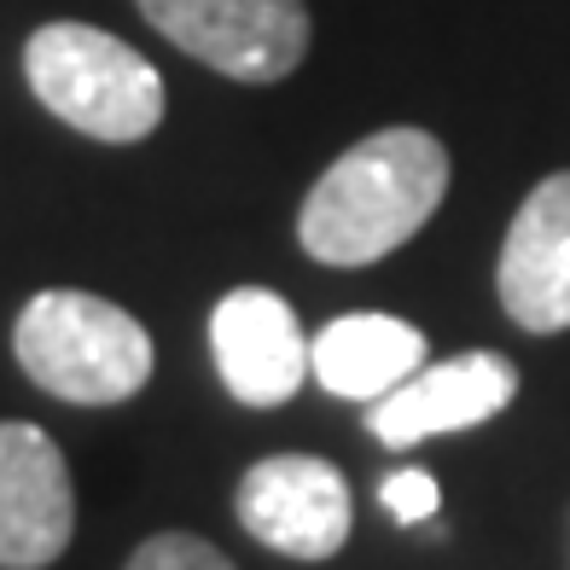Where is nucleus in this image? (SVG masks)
I'll return each instance as SVG.
<instances>
[{
    "label": "nucleus",
    "mask_w": 570,
    "mask_h": 570,
    "mask_svg": "<svg viewBox=\"0 0 570 570\" xmlns=\"http://www.w3.org/2000/svg\"><path fill=\"white\" fill-rule=\"evenodd\" d=\"M76 535V489L41 425L0 420V570L53 564Z\"/></svg>",
    "instance_id": "6"
},
{
    "label": "nucleus",
    "mask_w": 570,
    "mask_h": 570,
    "mask_svg": "<svg viewBox=\"0 0 570 570\" xmlns=\"http://www.w3.org/2000/svg\"><path fill=\"white\" fill-rule=\"evenodd\" d=\"M512 396H518L512 361L472 350V355L436 361V367H420L391 396L367 402V431L384 449H413L425 436H449V431H472L483 420H495Z\"/></svg>",
    "instance_id": "7"
},
{
    "label": "nucleus",
    "mask_w": 570,
    "mask_h": 570,
    "mask_svg": "<svg viewBox=\"0 0 570 570\" xmlns=\"http://www.w3.org/2000/svg\"><path fill=\"white\" fill-rule=\"evenodd\" d=\"M23 76L41 106L88 140L128 146L164 122V76L94 23H41L23 47Z\"/></svg>",
    "instance_id": "3"
},
{
    "label": "nucleus",
    "mask_w": 570,
    "mask_h": 570,
    "mask_svg": "<svg viewBox=\"0 0 570 570\" xmlns=\"http://www.w3.org/2000/svg\"><path fill=\"white\" fill-rule=\"evenodd\" d=\"M379 501L396 524H425V518H436V507H443V489H436L431 472H413L407 465V472H391L379 483Z\"/></svg>",
    "instance_id": "12"
},
{
    "label": "nucleus",
    "mask_w": 570,
    "mask_h": 570,
    "mask_svg": "<svg viewBox=\"0 0 570 570\" xmlns=\"http://www.w3.org/2000/svg\"><path fill=\"white\" fill-rule=\"evenodd\" d=\"M425 367V332L396 315H338L308 344V373L344 402H379Z\"/></svg>",
    "instance_id": "10"
},
{
    "label": "nucleus",
    "mask_w": 570,
    "mask_h": 570,
    "mask_svg": "<svg viewBox=\"0 0 570 570\" xmlns=\"http://www.w3.org/2000/svg\"><path fill=\"white\" fill-rule=\"evenodd\" d=\"M495 292L524 332L548 338L570 326V169L548 175L518 204L501 245Z\"/></svg>",
    "instance_id": "9"
},
{
    "label": "nucleus",
    "mask_w": 570,
    "mask_h": 570,
    "mask_svg": "<svg viewBox=\"0 0 570 570\" xmlns=\"http://www.w3.org/2000/svg\"><path fill=\"white\" fill-rule=\"evenodd\" d=\"M18 367L76 407L128 402L151 379V338L128 308L94 292H36L12 326Z\"/></svg>",
    "instance_id": "2"
},
{
    "label": "nucleus",
    "mask_w": 570,
    "mask_h": 570,
    "mask_svg": "<svg viewBox=\"0 0 570 570\" xmlns=\"http://www.w3.org/2000/svg\"><path fill=\"white\" fill-rule=\"evenodd\" d=\"M146 23L233 82H285L308 53L303 0H140Z\"/></svg>",
    "instance_id": "4"
},
{
    "label": "nucleus",
    "mask_w": 570,
    "mask_h": 570,
    "mask_svg": "<svg viewBox=\"0 0 570 570\" xmlns=\"http://www.w3.org/2000/svg\"><path fill=\"white\" fill-rule=\"evenodd\" d=\"M449 193V151L425 128H379L303 198L297 239L326 268H367L402 250Z\"/></svg>",
    "instance_id": "1"
},
{
    "label": "nucleus",
    "mask_w": 570,
    "mask_h": 570,
    "mask_svg": "<svg viewBox=\"0 0 570 570\" xmlns=\"http://www.w3.org/2000/svg\"><path fill=\"white\" fill-rule=\"evenodd\" d=\"M128 570H239L222 548H210L204 535H187V530H164L140 541V553L128 559Z\"/></svg>",
    "instance_id": "11"
},
{
    "label": "nucleus",
    "mask_w": 570,
    "mask_h": 570,
    "mask_svg": "<svg viewBox=\"0 0 570 570\" xmlns=\"http://www.w3.org/2000/svg\"><path fill=\"white\" fill-rule=\"evenodd\" d=\"M239 524L285 559H332L350 541L355 507L350 483L332 460L321 454H268L239 478L233 495Z\"/></svg>",
    "instance_id": "5"
},
{
    "label": "nucleus",
    "mask_w": 570,
    "mask_h": 570,
    "mask_svg": "<svg viewBox=\"0 0 570 570\" xmlns=\"http://www.w3.org/2000/svg\"><path fill=\"white\" fill-rule=\"evenodd\" d=\"M216 373L245 407H285L308 379V338L292 303L268 285H239L210 315Z\"/></svg>",
    "instance_id": "8"
}]
</instances>
